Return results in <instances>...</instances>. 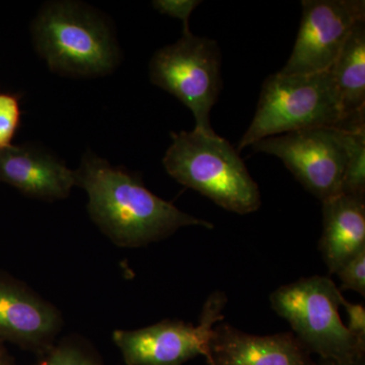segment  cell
Wrapping results in <instances>:
<instances>
[{
  "mask_svg": "<svg viewBox=\"0 0 365 365\" xmlns=\"http://www.w3.org/2000/svg\"><path fill=\"white\" fill-rule=\"evenodd\" d=\"M343 295L326 276L302 278L271 294V307L287 319L309 353L339 365L364 364L365 342L349 332L341 319Z\"/></svg>",
  "mask_w": 365,
  "mask_h": 365,
  "instance_id": "obj_5",
  "label": "cell"
},
{
  "mask_svg": "<svg viewBox=\"0 0 365 365\" xmlns=\"http://www.w3.org/2000/svg\"><path fill=\"white\" fill-rule=\"evenodd\" d=\"M36 49L52 71L76 78L111 73L119 48L107 21L76 1L48 2L34 21Z\"/></svg>",
  "mask_w": 365,
  "mask_h": 365,
  "instance_id": "obj_2",
  "label": "cell"
},
{
  "mask_svg": "<svg viewBox=\"0 0 365 365\" xmlns=\"http://www.w3.org/2000/svg\"><path fill=\"white\" fill-rule=\"evenodd\" d=\"M321 365H339V364H333V362L323 361V364H322ZM356 365H364V364H356Z\"/></svg>",
  "mask_w": 365,
  "mask_h": 365,
  "instance_id": "obj_22",
  "label": "cell"
},
{
  "mask_svg": "<svg viewBox=\"0 0 365 365\" xmlns=\"http://www.w3.org/2000/svg\"><path fill=\"white\" fill-rule=\"evenodd\" d=\"M225 294L215 292L206 300L197 326L165 319L137 330H115L113 341L127 365H182L207 355L215 324L225 318Z\"/></svg>",
  "mask_w": 365,
  "mask_h": 365,
  "instance_id": "obj_7",
  "label": "cell"
},
{
  "mask_svg": "<svg viewBox=\"0 0 365 365\" xmlns=\"http://www.w3.org/2000/svg\"><path fill=\"white\" fill-rule=\"evenodd\" d=\"M205 357L209 365H314L294 333L252 335L225 323L213 329Z\"/></svg>",
  "mask_w": 365,
  "mask_h": 365,
  "instance_id": "obj_11",
  "label": "cell"
},
{
  "mask_svg": "<svg viewBox=\"0 0 365 365\" xmlns=\"http://www.w3.org/2000/svg\"><path fill=\"white\" fill-rule=\"evenodd\" d=\"M202 1L199 0H157L153 6L158 13L168 14L182 21V34H190L189 19L194 9Z\"/></svg>",
  "mask_w": 365,
  "mask_h": 365,
  "instance_id": "obj_19",
  "label": "cell"
},
{
  "mask_svg": "<svg viewBox=\"0 0 365 365\" xmlns=\"http://www.w3.org/2000/svg\"><path fill=\"white\" fill-rule=\"evenodd\" d=\"M20 122V98L13 93H0V150L13 145Z\"/></svg>",
  "mask_w": 365,
  "mask_h": 365,
  "instance_id": "obj_17",
  "label": "cell"
},
{
  "mask_svg": "<svg viewBox=\"0 0 365 365\" xmlns=\"http://www.w3.org/2000/svg\"><path fill=\"white\" fill-rule=\"evenodd\" d=\"M346 151L341 195L365 201V127L354 130L341 129Z\"/></svg>",
  "mask_w": 365,
  "mask_h": 365,
  "instance_id": "obj_15",
  "label": "cell"
},
{
  "mask_svg": "<svg viewBox=\"0 0 365 365\" xmlns=\"http://www.w3.org/2000/svg\"><path fill=\"white\" fill-rule=\"evenodd\" d=\"M76 186L88 196L91 220L121 248H141L185 227L213 228L212 223L182 212L146 189L139 177L86 153L76 170Z\"/></svg>",
  "mask_w": 365,
  "mask_h": 365,
  "instance_id": "obj_1",
  "label": "cell"
},
{
  "mask_svg": "<svg viewBox=\"0 0 365 365\" xmlns=\"http://www.w3.org/2000/svg\"><path fill=\"white\" fill-rule=\"evenodd\" d=\"M345 120L344 130L365 126V19L352 29L330 69Z\"/></svg>",
  "mask_w": 365,
  "mask_h": 365,
  "instance_id": "obj_14",
  "label": "cell"
},
{
  "mask_svg": "<svg viewBox=\"0 0 365 365\" xmlns=\"http://www.w3.org/2000/svg\"><path fill=\"white\" fill-rule=\"evenodd\" d=\"M341 306L344 307L347 313L348 330L355 337L365 342V307L364 304H351L343 297Z\"/></svg>",
  "mask_w": 365,
  "mask_h": 365,
  "instance_id": "obj_20",
  "label": "cell"
},
{
  "mask_svg": "<svg viewBox=\"0 0 365 365\" xmlns=\"http://www.w3.org/2000/svg\"><path fill=\"white\" fill-rule=\"evenodd\" d=\"M319 251L330 274L365 249V201L339 195L324 201Z\"/></svg>",
  "mask_w": 365,
  "mask_h": 365,
  "instance_id": "obj_13",
  "label": "cell"
},
{
  "mask_svg": "<svg viewBox=\"0 0 365 365\" xmlns=\"http://www.w3.org/2000/svg\"><path fill=\"white\" fill-rule=\"evenodd\" d=\"M36 365H102V362L83 341L66 338L43 354Z\"/></svg>",
  "mask_w": 365,
  "mask_h": 365,
  "instance_id": "obj_16",
  "label": "cell"
},
{
  "mask_svg": "<svg viewBox=\"0 0 365 365\" xmlns=\"http://www.w3.org/2000/svg\"><path fill=\"white\" fill-rule=\"evenodd\" d=\"M220 66L222 55L215 40L182 34L175 44L155 53L150 62V78L191 110L195 130L215 134L210 112L222 90Z\"/></svg>",
  "mask_w": 365,
  "mask_h": 365,
  "instance_id": "obj_6",
  "label": "cell"
},
{
  "mask_svg": "<svg viewBox=\"0 0 365 365\" xmlns=\"http://www.w3.org/2000/svg\"><path fill=\"white\" fill-rule=\"evenodd\" d=\"M341 289L353 290L365 297V249L343 264L337 272Z\"/></svg>",
  "mask_w": 365,
  "mask_h": 365,
  "instance_id": "obj_18",
  "label": "cell"
},
{
  "mask_svg": "<svg viewBox=\"0 0 365 365\" xmlns=\"http://www.w3.org/2000/svg\"><path fill=\"white\" fill-rule=\"evenodd\" d=\"M292 55L279 71L287 76L328 71L354 26L365 19L364 0H306Z\"/></svg>",
  "mask_w": 365,
  "mask_h": 365,
  "instance_id": "obj_9",
  "label": "cell"
},
{
  "mask_svg": "<svg viewBox=\"0 0 365 365\" xmlns=\"http://www.w3.org/2000/svg\"><path fill=\"white\" fill-rule=\"evenodd\" d=\"M170 136L163 163L173 179L230 212L249 215L260 208L258 185L227 139L195 129Z\"/></svg>",
  "mask_w": 365,
  "mask_h": 365,
  "instance_id": "obj_3",
  "label": "cell"
},
{
  "mask_svg": "<svg viewBox=\"0 0 365 365\" xmlns=\"http://www.w3.org/2000/svg\"><path fill=\"white\" fill-rule=\"evenodd\" d=\"M63 318L51 302L23 281L0 271V342L45 354L54 346Z\"/></svg>",
  "mask_w": 365,
  "mask_h": 365,
  "instance_id": "obj_10",
  "label": "cell"
},
{
  "mask_svg": "<svg viewBox=\"0 0 365 365\" xmlns=\"http://www.w3.org/2000/svg\"><path fill=\"white\" fill-rule=\"evenodd\" d=\"M252 148L280 158L295 179L321 202L341 195L346 163L341 129L289 132L262 139Z\"/></svg>",
  "mask_w": 365,
  "mask_h": 365,
  "instance_id": "obj_8",
  "label": "cell"
},
{
  "mask_svg": "<svg viewBox=\"0 0 365 365\" xmlns=\"http://www.w3.org/2000/svg\"><path fill=\"white\" fill-rule=\"evenodd\" d=\"M0 365H16L14 359L7 351L4 343L0 342Z\"/></svg>",
  "mask_w": 365,
  "mask_h": 365,
  "instance_id": "obj_21",
  "label": "cell"
},
{
  "mask_svg": "<svg viewBox=\"0 0 365 365\" xmlns=\"http://www.w3.org/2000/svg\"><path fill=\"white\" fill-rule=\"evenodd\" d=\"M314 128L345 129L330 71L295 76L277 72L264 81L253 121L237 150L267 137Z\"/></svg>",
  "mask_w": 365,
  "mask_h": 365,
  "instance_id": "obj_4",
  "label": "cell"
},
{
  "mask_svg": "<svg viewBox=\"0 0 365 365\" xmlns=\"http://www.w3.org/2000/svg\"><path fill=\"white\" fill-rule=\"evenodd\" d=\"M0 182L45 201L66 199L76 186V170L31 144L0 150Z\"/></svg>",
  "mask_w": 365,
  "mask_h": 365,
  "instance_id": "obj_12",
  "label": "cell"
}]
</instances>
